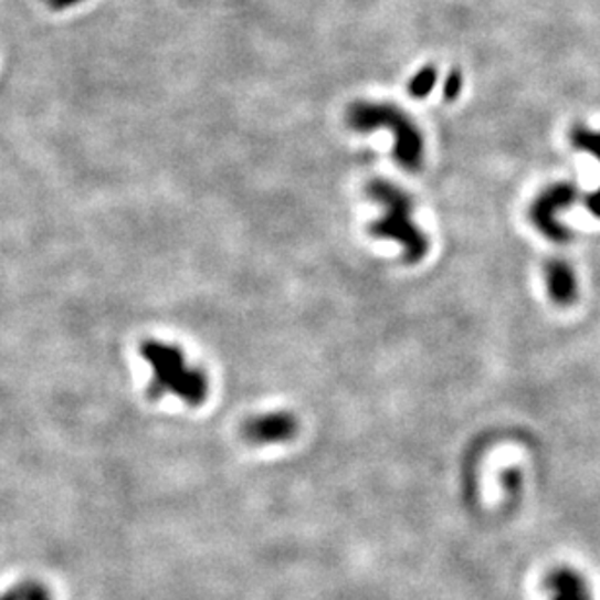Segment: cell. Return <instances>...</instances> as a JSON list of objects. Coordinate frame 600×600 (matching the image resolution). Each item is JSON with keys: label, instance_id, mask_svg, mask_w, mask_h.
<instances>
[{"label": "cell", "instance_id": "cell-1", "mask_svg": "<svg viewBox=\"0 0 600 600\" xmlns=\"http://www.w3.org/2000/svg\"><path fill=\"white\" fill-rule=\"evenodd\" d=\"M367 196L382 209L379 219L369 224L370 236L396 242L402 248L408 264H420L428 255L429 239L413 221V199L400 186L387 180L370 181Z\"/></svg>", "mask_w": 600, "mask_h": 600}, {"label": "cell", "instance_id": "cell-2", "mask_svg": "<svg viewBox=\"0 0 600 600\" xmlns=\"http://www.w3.org/2000/svg\"><path fill=\"white\" fill-rule=\"evenodd\" d=\"M140 355L152 369L148 398L158 400L170 394L188 406H201L206 402L209 396V379L203 370L191 367L180 347L148 339L140 346Z\"/></svg>", "mask_w": 600, "mask_h": 600}, {"label": "cell", "instance_id": "cell-3", "mask_svg": "<svg viewBox=\"0 0 600 600\" xmlns=\"http://www.w3.org/2000/svg\"><path fill=\"white\" fill-rule=\"evenodd\" d=\"M347 125L357 133L387 129L394 137V160L403 170L415 172L423 166L425 140L402 107L385 102H355L347 107Z\"/></svg>", "mask_w": 600, "mask_h": 600}, {"label": "cell", "instance_id": "cell-4", "mask_svg": "<svg viewBox=\"0 0 600 600\" xmlns=\"http://www.w3.org/2000/svg\"><path fill=\"white\" fill-rule=\"evenodd\" d=\"M577 199V190L571 183H556L548 190H544L530 207V221L546 239L551 242H569L571 232L564 229L556 219V213L561 209H568Z\"/></svg>", "mask_w": 600, "mask_h": 600}, {"label": "cell", "instance_id": "cell-5", "mask_svg": "<svg viewBox=\"0 0 600 600\" xmlns=\"http://www.w3.org/2000/svg\"><path fill=\"white\" fill-rule=\"evenodd\" d=\"M296 433H298V421L288 411H272V413L255 415V418H250L242 428V435L248 443L260 444V446L288 443L291 439H295Z\"/></svg>", "mask_w": 600, "mask_h": 600}, {"label": "cell", "instance_id": "cell-6", "mask_svg": "<svg viewBox=\"0 0 600 600\" xmlns=\"http://www.w3.org/2000/svg\"><path fill=\"white\" fill-rule=\"evenodd\" d=\"M550 600H592L585 577L571 568H556L544 579Z\"/></svg>", "mask_w": 600, "mask_h": 600}, {"label": "cell", "instance_id": "cell-7", "mask_svg": "<svg viewBox=\"0 0 600 600\" xmlns=\"http://www.w3.org/2000/svg\"><path fill=\"white\" fill-rule=\"evenodd\" d=\"M544 277H546L548 295L556 305L569 306L576 303L577 277L571 265L561 262V260L548 262L546 270H544Z\"/></svg>", "mask_w": 600, "mask_h": 600}, {"label": "cell", "instance_id": "cell-8", "mask_svg": "<svg viewBox=\"0 0 600 600\" xmlns=\"http://www.w3.org/2000/svg\"><path fill=\"white\" fill-rule=\"evenodd\" d=\"M0 600H55L48 585L40 579H22L12 585L9 591L0 594Z\"/></svg>", "mask_w": 600, "mask_h": 600}, {"label": "cell", "instance_id": "cell-9", "mask_svg": "<svg viewBox=\"0 0 600 600\" xmlns=\"http://www.w3.org/2000/svg\"><path fill=\"white\" fill-rule=\"evenodd\" d=\"M436 78H439V71L435 65L423 66L408 84V94L415 99L428 98L436 86Z\"/></svg>", "mask_w": 600, "mask_h": 600}, {"label": "cell", "instance_id": "cell-10", "mask_svg": "<svg viewBox=\"0 0 600 600\" xmlns=\"http://www.w3.org/2000/svg\"><path fill=\"white\" fill-rule=\"evenodd\" d=\"M569 139L573 143V147L583 150V152H589V155L600 160V133L577 125V127H573V131L569 133Z\"/></svg>", "mask_w": 600, "mask_h": 600}, {"label": "cell", "instance_id": "cell-11", "mask_svg": "<svg viewBox=\"0 0 600 600\" xmlns=\"http://www.w3.org/2000/svg\"><path fill=\"white\" fill-rule=\"evenodd\" d=\"M462 84H464V78H462L461 71H453L449 74L446 83L443 86V96L446 102H454V99L461 96Z\"/></svg>", "mask_w": 600, "mask_h": 600}, {"label": "cell", "instance_id": "cell-12", "mask_svg": "<svg viewBox=\"0 0 600 600\" xmlns=\"http://www.w3.org/2000/svg\"><path fill=\"white\" fill-rule=\"evenodd\" d=\"M587 207H589V211H591L594 217H599L600 219V188L587 198Z\"/></svg>", "mask_w": 600, "mask_h": 600}]
</instances>
